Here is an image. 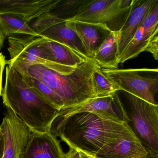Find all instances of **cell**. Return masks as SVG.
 I'll return each instance as SVG.
<instances>
[{
    "mask_svg": "<svg viewBox=\"0 0 158 158\" xmlns=\"http://www.w3.org/2000/svg\"><path fill=\"white\" fill-rule=\"evenodd\" d=\"M0 127L4 137L2 158H20L32 134L31 129L7 108Z\"/></svg>",
    "mask_w": 158,
    "mask_h": 158,
    "instance_id": "obj_9",
    "label": "cell"
},
{
    "mask_svg": "<svg viewBox=\"0 0 158 158\" xmlns=\"http://www.w3.org/2000/svg\"><path fill=\"white\" fill-rule=\"evenodd\" d=\"M4 149V137L2 129L0 127V158H2Z\"/></svg>",
    "mask_w": 158,
    "mask_h": 158,
    "instance_id": "obj_26",
    "label": "cell"
},
{
    "mask_svg": "<svg viewBox=\"0 0 158 158\" xmlns=\"http://www.w3.org/2000/svg\"><path fill=\"white\" fill-rule=\"evenodd\" d=\"M41 45L47 60L61 67L76 68L89 59L66 45L48 39H45Z\"/></svg>",
    "mask_w": 158,
    "mask_h": 158,
    "instance_id": "obj_16",
    "label": "cell"
},
{
    "mask_svg": "<svg viewBox=\"0 0 158 158\" xmlns=\"http://www.w3.org/2000/svg\"><path fill=\"white\" fill-rule=\"evenodd\" d=\"M102 71L113 83L117 90L125 91L151 104L158 105L157 68H102Z\"/></svg>",
    "mask_w": 158,
    "mask_h": 158,
    "instance_id": "obj_5",
    "label": "cell"
},
{
    "mask_svg": "<svg viewBox=\"0 0 158 158\" xmlns=\"http://www.w3.org/2000/svg\"><path fill=\"white\" fill-rule=\"evenodd\" d=\"M66 23L69 28L77 34L92 59L98 49L112 32L102 24L76 21H66Z\"/></svg>",
    "mask_w": 158,
    "mask_h": 158,
    "instance_id": "obj_14",
    "label": "cell"
},
{
    "mask_svg": "<svg viewBox=\"0 0 158 158\" xmlns=\"http://www.w3.org/2000/svg\"><path fill=\"white\" fill-rule=\"evenodd\" d=\"M156 33H158V2L141 23L118 60V64L134 59L145 51L152 37Z\"/></svg>",
    "mask_w": 158,
    "mask_h": 158,
    "instance_id": "obj_11",
    "label": "cell"
},
{
    "mask_svg": "<svg viewBox=\"0 0 158 158\" xmlns=\"http://www.w3.org/2000/svg\"><path fill=\"white\" fill-rule=\"evenodd\" d=\"M3 103L10 109L32 132L47 133L59 111L36 90L30 87L22 75L10 65L6 67L5 86L2 93Z\"/></svg>",
    "mask_w": 158,
    "mask_h": 158,
    "instance_id": "obj_2",
    "label": "cell"
},
{
    "mask_svg": "<svg viewBox=\"0 0 158 158\" xmlns=\"http://www.w3.org/2000/svg\"><path fill=\"white\" fill-rule=\"evenodd\" d=\"M64 158H80V156L77 150L70 148L69 151L64 154Z\"/></svg>",
    "mask_w": 158,
    "mask_h": 158,
    "instance_id": "obj_25",
    "label": "cell"
},
{
    "mask_svg": "<svg viewBox=\"0 0 158 158\" xmlns=\"http://www.w3.org/2000/svg\"><path fill=\"white\" fill-rule=\"evenodd\" d=\"M22 76L29 85L36 90L54 109L60 111L64 108V104L60 97L46 84L34 77Z\"/></svg>",
    "mask_w": 158,
    "mask_h": 158,
    "instance_id": "obj_20",
    "label": "cell"
},
{
    "mask_svg": "<svg viewBox=\"0 0 158 158\" xmlns=\"http://www.w3.org/2000/svg\"><path fill=\"white\" fill-rule=\"evenodd\" d=\"M88 1L80 0H60L51 13L58 18L68 21L73 18Z\"/></svg>",
    "mask_w": 158,
    "mask_h": 158,
    "instance_id": "obj_22",
    "label": "cell"
},
{
    "mask_svg": "<svg viewBox=\"0 0 158 158\" xmlns=\"http://www.w3.org/2000/svg\"><path fill=\"white\" fill-rule=\"evenodd\" d=\"M45 38L24 36L8 37L11 60H16L30 64H40L63 74H69L76 68L58 66L47 60L42 43Z\"/></svg>",
    "mask_w": 158,
    "mask_h": 158,
    "instance_id": "obj_7",
    "label": "cell"
},
{
    "mask_svg": "<svg viewBox=\"0 0 158 158\" xmlns=\"http://www.w3.org/2000/svg\"><path fill=\"white\" fill-rule=\"evenodd\" d=\"M116 110L113 95L89 99L81 104L61 110L59 115L68 116L78 113L89 112L110 120H122Z\"/></svg>",
    "mask_w": 158,
    "mask_h": 158,
    "instance_id": "obj_17",
    "label": "cell"
},
{
    "mask_svg": "<svg viewBox=\"0 0 158 158\" xmlns=\"http://www.w3.org/2000/svg\"><path fill=\"white\" fill-rule=\"evenodd\" d=\"M7 64L23 75L34 77L46 84L60 97L64 104L63 109L96 98L91 76L99 65L93 59H88L69 74L60 73L40 64H27L19 61L10 60Z\"/></svg>",
    "mask_w": 158,
    "mask_h": 158,
    "instance_id": "obj_3",
    "label": "cell"
},
{
    "mask_svg": "<svg viewBox=\"0 0 158 158\" xmlns=\"http://www.w3.org/2000/svg\"><path fill=\"white\" fill-rule=\"evenodd\" d=\"M158 2V0H132L127 19L118 32V63L141 23Z\"/></svg>",
    "mask_w": 158,
    "mask_h": 158,
    "instance_id": "obj_10",
    "label": "cell"
},
{
    "mask_svg": "<svg viewBox=\"0 0 158 158\" xmlns=\"http://www.w3.org/2000/svg\"><path fill=\"white\" fill-rule=\"evenodd\" d=\"M60 0H0V15L20 16L29 23L43 14L49 12Z\"/></svg>",
    "mask_w": 158,
    "mask_h": 158,
    "instance_id": "obj_12",
    "label": "cell"
},
{
    "mask_svg": "<svg viewBox=\"0 0 158 158\" xmlns=\"http://www.w3.org/2000/svg\"><path fill=\"white\" fill-rule=\"evenodd\" d=\"M7 64V61L5 60V57L2 53H0V96L2 93V80L3 71L5 65Z\"/></svg>",
    "mask_w": 158,
    "mask_h": 158,
    "instance_id": "obj_24",
    "label": "cell"
},
{
    "mask_svg": "<svg viewBox=\"0 0 158 158\" xmlns=\"http://www.w3.org/2000/svg\"><path fill=\"white\" fill-rule=\"evenodd\" d=\"M60 140L51 131L32 132L20 158H64Z\"/></svg>",
    "mask_w": 158,
    "mask_h": 158,
    "instance_id": "obj_13",
    "label": "cell"
},
{
    "mask_svg": "<svg viewBox=\"0 0 158 158\" xmlns=\"http://www.w3.org/2000/svg\"><path fill=\"white\" fill-rule=\"evenodd\" d=\"M114 103L147 150L158 154V105L123 90L113 95Z\"/></svg>",
    "mask_w": 158,
    "mask_h": 158,
    "instance_id": "obj_4",
    "label": "cell"
},
{
    "mask_svg": "<svg viewBox=\"0 0 158 158\" xmlns=\"http://www.w3.org/2000/svg\"><path fill=\"white\" fill-rule=\"evenodd\" d=\"M118 32H111L94 54L93 60L102 68L118 69Z\"/></svg>",
    "mask_w": 158,
    "mask_h": 158,
    "instance_id": "obj_18",
    "label": "cell"
},
{
    "mask_svg": "<svg viewBox=\"0 0 158 158\" xmlns=\"http://www.w3.org/2000/svg\"><path fill=\"white\" fill-rule=\"evenodd\" d=\"M77 150L78 151V152H79L80 158H97L96 156L88 154V153H85V152L81 151L79 150Z\"/></svg>",
    "mask_w": 158,
    "mask_h": 158,
    "instance_id": "obj_27",
    "label": "cell"
},
{
    "mask_svg": "<svg viewBox=\"0 0 158 158\" xmlns=\"http://www.w3.org/2000/svg\"><path fill=\"white\" fill-rule=\"evenodd\" d=\"M5 36L2 34L1 30L0 29V50H1L4 44L5 40Z\"/></svg>",
    "mask_w": 158,
    "mask_h": 158,
    "instance_id": "obj_29",
    "label": "cell"
},
{
    "mask_svg": "<svg viewBox=\"0 0 158 158\" xmlns=\"http://www.w3.org/2000/svg\"><path fill=\"white\" fill-rule=\"evenodd\" d=\"M137 158H158V154H155L152 152L148 151L147 154Z\"/></svg>",
    "mask_w": 158,
    "mask_h": 158,
    "instance_id": "obj_28",
    "label": "cell"
},
{
    "mask_svg": "<svg viewBox=\"0 0 158 158\" xmlns=\"http://www.w3.org/2000/svg\"><path fill=\"white\" fill-rule=\"evenodd\" d=\"M91 80L96 98L113 96L118 91L113 83L102 73L101 67L99 65L92 73Z\"/></svg>",
    "mask_w": 158,
    "mask_h": 158,
    "instance_id": "obj_21",
    "label": "cell"
},
{
    "mask_svg": "<svg viewBox=\"0 0 158 158\" xmlns=\"http://www.w3.org/2000/svg\"><path fill=\"white\" fill-rule=\"evenodd\" d=\"M29 25L39 36L66 45L90 59L77 34L66 25V20L48 12L34 20Z\"/></svg>",
    "mask_w": 158,
    "mask_h": 158,
    "instance_id": "obj_8",
    "label": "cell"
},
{
    "mask_svg": "<svg viewBox=\"0 0 158 158\" xmlns=\"http://www.w3.org/2000/svg\"><path fill=\"white\" fill-rule=\"evenodd\" d=\"M50 131L69 148L93 156L122 138L134 133L122 120H110L89 112L68 116L59 115L52 123Z\"/></svg>",
    "mask_w": 158,
    "mask_h": 158,
    "instance_id": "obj_1",
    "label": "cell"
},
{
    "mask_svg": "<svg viewBox=\"0 0 158 158\" xmlns=\"http://www.w3.org/2000/svg\"><path fill=\"white\" fill-rule=\"evenodd\" d=\"M0 29L5 37H40L25 20L14 15H0Z\"/></svg>",
    "mask_w": 158,
    "mask_h": 158,
    "instance_id": "obj_19",
    "label": "cell"
},
{
    "mask_svg": "<svg viewBox=\"0 0 158 158\" xmlns=\"http://www.w3.org/2000/svg\"><path fill=\"white\" fill-rule=\"evenodd\" d=\"M158 33L154 34L150 40L145 51H148L152 54L153 58L157 60L158 59Z\"/></svg>",
    "mask_w": 158,
    "mask_h": 158,
    "instance_id": "obj_23",
    "label": "cell"
},
{
    "mask_svg": "<svg viewBox=\"0 0 158 158\" xmlns=\"http://www.w3.org/2000/svg\"><path fill=\"white\" fill-rule=\"evenodd\" d=\"M148 152L133 133L102 149L95 156L97 158H137L146 155Z\"/></svg>",
    "mask_w": 158,
    "mask_h": 158,
    "instance_id": "obj_15",
    "label": "cell"
},
{
    "mask_svg": "<svg viewBox=\"0 0 158 158\" xmlns=\"http://www.w3.org/2000/svg\"><path fill=\"white\" fill-rule=\"evenodd\" d=\"M132 0L88 1L71 20L106 25L112 32H118L127 19Z\"/></svg>",
    "mask_w": 158,
    "mask_h": 158,
    "instance_id": "obj_6",
    "label": "cell"
}]
</instances>
